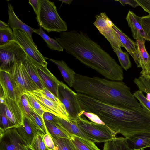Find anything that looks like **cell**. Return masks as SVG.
Here are the masks:
<instances>
[{
  "mask_svg": "<svg viewBox=\"0 0 150 150\" xmlns=\"http://www.w3.org/2000/svg\"><path fill=\"white\" fill-rule=\"evenodd\" d=\"M4 95L5 101L4 105L5 112L8 118L16 127L23 125L24 116L19 103Z\"/></svg>",
  "mask_w": 150,
  "mask_h": 150,
  "instance_id": "cell-14",
  "label": "cell"
},
{
  "mask_svg": "<svg viewBox=\"0 0 150 150\" xmlns=\"http://www.w3.org/2000/svg\"><path fill=\"white\" fill-rule=\"evenodd\" d=\"M35 98L44 107L57 116L66 120H69V115L63 104L55 102L46 97L40 89L27 91Z\"/></svg>",
  "mask_w": 150,
  "mask_h": 150,
  "instance_id": "cell-12",
  "label": "cell"
},
{
  "mask_svg": "<svg viewBox=\"0 0 150 150\" xmlns=\"http://www.w3.org/2000/svg\"><path fill=\"white\" fill-rule=\"evenodd\" d=\"M127 139L133 149L150 148V132L136 134Z\"/></svg>",
  "mask_w": 150,
  "mask_h": 150,
  "instance_id": "cell-23",
  "label": "cell"
},
{
  "mask_svg": "<svg viewBox=\"0 0 150 150\" xmlns=\"http://www.w3.org/2000/svg\"><path fill=\"white\" fill-rule=\"evenodd\" d=\"M0 131L17 127L11 122L6 116L4 104H0Z\"/></svg>",
  "mask_w": 150,
  "mask_h": 150,
  "instance_id": "cell-34",
  "label": "cell"
},
{
  "mask_svg": "<svg viewBox=\"0 0 150 150\" xmlns=\"http://www.w3.org/2000/svg\"><path fill=\"white\" fill-rule=\"evenodd\" d=\"M9 26L8 24L1 20L0 21V29H3Z\"/></svg>",
  "mask_w": 150,
  "mask_h": 150,
  "instance_id": "cell-48",
  "label": "cell"
},
{
  "mask_svg": "<svg viewBox=\"0 0 150 150\" xmlns=\"http://www.w3.org/2000/svg\"><path fill=\"white\" fill-rule=\"evenodd\" d=\"M133 95L139 100L141 107L150 112V101L145 97L143 92L139 90L133 93Z\"/></svg>",
  "mask_w": 150,
  "mask_h": 150,
  "instance_id": "cell-38",
  "label": "cell"
},
{
  "mask_svg": "<svg viewBox=\"0 0 150 150\" xmlns=\"http://www.w3.org/2000/svg\"><path fill=\"white\" fill-rule=\"evenodd\" d=\"M133 150H144V149H133Z\"/></svg>",
  "mask_w": 150,
  "mask_h": 150,
  "instance_id": "cell-52",
  "label": "cell"
},
{
  "mask_svg": "<svg viewBox=\"0 0 150 150\" xmlns=\"http://www.w3.org/2000/svg\"></svg>",
  "mask_w": 150,
  "mask_h": 150,
  "instance_id": "cell-54",
  "label": "cell"
},
{
  "mask_svg": "<svg viewBox=\"0 0 150 150\" xmlns=\"http://www.w3.org/2000/svg\"><path fill=\"white\" fill-rule=\"evenodd\" d=\"M40 90L42 93L48 99L59 104H63L60 100L47 88H44Z\"/></svg>",
  "mask_w": 150,
  "mask_h": 150,
  "instance_id": "cell-43",
  "label": "cell"
},
{
  "mask_svg": "<svg viewBox=\"0 0 150 150\" xmlns=\"http://www.w3.org/2000/svg\"><path fill=\"white\" fill-rule=\"evenodd\" d=\"M15 40L13 30L9 26L0 29V46Z\"/></svg>",
  "mask_w": 150,
  "mask_h": 150,
  "instance_id": "cell-33",
  "label": "cell"
},
{
  "mask_svg": "<svg viewBox=\"0 0 150 150\" xmlns=\"http://www.w3.org/2000/svg\"><path fill=\"white\" fill-rule=\"evenodd\" d=\"M22 150H33L29 146H26L25 145L22 146Z\"/></svg>",
  "mask_w": 150,
  "mask_h": 150,
  "instance_id": "cell-49",
  "label": "cell"
},
{
  "mask_svg": "<svg viewBox=\"0 0 150 150\" xmlns=\"http://www.w3.org/2000/svg\"><path fill=\"white\" fill-rule=\"evenodd\" d=\"M110 45L114 52L117 56L122 67L126 71L131 67V62L127 52L123 51L121 48H117L112 45Z\"/></svg>",
  "mask_w": 150,
  "mask_h": 150,
  "instance_id": "cell-29",
  "label": "cell"
},
{
  "mask_svg": "<svg viewBox=\"0 0 150 150\" xmlns=\"http://www.w3.org/2000/svg\"><path fill=\"white\" fill-rule=\"evenodd\" d=\"M52 138L55 145L54 150H77L69 139L63 138Z\"/></svg>",
  "mask_w": 150,
  "mask_h": 150,
  "instance_id": "cell-30",
  "label": "cell"
},
{
  "mask_svg": "<svg viewBox=\"0 0 150 150\" xmlns=\"http://www.w3.org/2000/svg\"><path fill=\"white\" fill-rule=\"evenodd\" d=\"M15 40L30 57L44 66L47 67V58L44 56L30 36L24 31L19 28L13 29Z\"/></svg>",
  "mask_w": 150,
  "mask_h": 150,
  "instance_id": "cell-9",
  "label": "cell"
},
{
  "mask_svg": "<svg viewBox=\"0 0 150 150\" xmlns=\"http://www.w3.org/2000/svg\"><path fill=\"white\" fill-rule=\"evenodd\" d=\"M137 48L139 55L140 63L137 66L142 68V71L146 69L147 64L150 61V55L147 52L145 45V41L136 40Z\"/></svg>",
  "mask_w": 150,
  "mask_h": 150,
  "instance_id": "cell-26",
  "label": "cell"
},
{
  "mask_svg": "<svg viewBox=\"0 0 150 150\" xmlns=\"http://www.w3.org/2000/svg\"><path fill=\"white\" fill-rule=\"evenodd\" d=\"M16 128L28 146H30L34 137L38 133H40L32 121L24 116L23 125Z\"/></svg>",
  "mask_w": 150,
  "mask_h": 150,
  "instance_id": "cell-17",
  "label": "cell"
},
{
  "mask_svg": "<svg viewBox=\"0 0 150 150\" xmlns=\"http://www.w3.org/2000/svg\"><path fill=\"white\" fill-rule=\"evenodd\" d=\"M59 1H62V3L70 4L73 1L72 0H59Z\"/></svg>",
  "mask_w": 150,
  "mask_h": 150,
  "instance_id": "cell-50",
  "label": "cell"
},
{
  "mask_svg": "<svg viewBox=\"0 0 150 150\" xmlns=\"http://www.w3.org/2000/svg\"><path fill=\"white\" fill-rule=\"evenodd\" d=\"M54 150V149H52V150Z\"/></svg>",
  "mask_w": 150,
  "mask_h": 150,
  "instance_id": "cell-53",
  "label": "cell"
},
{
  "mask_svg": "<svg viewBox=\"0 0 150 150\" xmlns=\"http://www.w3.org/2000/svg\"><path fill=\"white\" fill-rule=\"evenodd\" d=\"M36 17L40 26L49 33L66 31L65 21L58 14L54 2L49 0H39L38 8Z\"/></svg>",
  "mask_w": 150,
  "mask_h": 150,
  "instance_id": "cell-4",
  "label": "cell"
},
{
  "mask_svg": "<svg viewBox=\"0 0 150 150\" xmlns=\"http://www.w3.org/2000/svg\"><path fill=\"white\" fill-rule=\"evenodd\" d=\"M7 72L23 95L27 91L38 89L27 72L22 59H16L13 65Z\"/></svg>",
  "mask_w": 150,
  "mask_h": 150,
  "instance_id": "cell-8",
  "label": "cell"
},
{
  "mask_svg": "<svg viewBox=\"0 0 150 150\" xmlns=\"http://www.w3.org/2000/svg\"><path fill=\"white\" fill-rule=\"evenodd\" d=\"M77 121L79 127L82 132L96 142H105L116 137L117 134L105 125L89 121L83 115Z\"/></svg>",
  "mask_w": 150,
  "mask_h": 150,
  "instance_id": "cell-5",
  "label": "cell"
},
{
  "mask_svg": "<svg viewBox=\"0 0 150 150\" xmlns=\"http://www.w3.org/2000/svg\"><path fill=\"white\" fill-rule=\"evenodd\" d=\"M83 115L86 117L92 122L99 124L105 125L97 115L93 113L84 111Z\"/></svg>",
  "mask_w": 150,
  "mask_h": 150,
  "instance_id": "cell-42",
  "label": "cell"
},
{
  "mask_svg": "<svg viewBox=\"0 0 150 150\" xmlns=\"http://www.w3.org/2000/svg\"><path fill=\"white\" fill-rule=\"evenodd\" d=\"M39 0H29V3L32 6L35 13L37 15L38 8Z\"/></svg>",
  "mask_w": 150,
  "mask_h": 150,
  "instance_id": "cell-46",
  "label": "cell"
},
{
  "mask_svg": "<svg viewBox=\"0 0 150 150\" xmlns=\"http://www.w3.org/2000/svg\"><path fill=\"white\" fill-rule=\"evenodd\" d=\"M8 11L9 16L8 25L13 29L19 28L25 32L29 35L31 40L33 41L32 38V33H34V29L23 22L17 17L15 14L13 6L8 3Z\"/></svg>",
  "mask_w": 150,
  "mask_h": 150,
  "instance_id": "cell-20",
  "label": "cell"
},
{
  "mask_svg": "<svg viewBox=\"0 0 150 150\" xmlns=\"http://www.w3.org/2000/svg\"><path fill=\"white\" fill-rule=\"evenodd\" d=\"M93 23L100 33L104 36L110 45L117 48L123 47L119 35L113 28L114 25L105 12H101L95 16Z\"/></svg>",
  "mask_w": 150,
  "mask_h": 150,
  "instance_id": "cell-10",
  "label": "cell"
},
{
  "mask_svg": "<svg viewBox=\"0 0 150 150\" xmlns=\"http://www.w3.org/2000/svg\"><path fill=\"white\" fill-rule=\"evenodd\" d=\"M34 33L38 34L43 38L50 49L59 52L63 51L64 49L57 41L46 34L41 26H40L39 28L38 29H34Z\"/></svg>",
  "mask_w": 150,
  "mask_h": 150,
  "instance_id": "cell-28",
  "label": "cell"
},
{
  "mask_svg": "<svg viewBox=\"0 0 150 150\" xmlns=\"http://www.w3.org/2000/svg\"><path fill=\"white\" fill-rule=\"evenodd\" d=\"M42 135L47 149L48 150H55V144L51 136L48 134H42Z\"/></svg>",
  "mask_w": 150,
  "mask_h": 150,
  "instance_id": "cell-40",
  "label": "cell"
},
{
  "mask_svg": "<svg viewBox=\"0 0 150 150\" xmlns=\"http://www.w3.org/2000/svg\"><path fill=\"white\" fill-rule=\"evenodd\" d=\"M47 59L57 66L65 81L70 87H72L75 81L76 73L63 60H58L48 58Z\"/></svg>",
  "mask_w": 150,
  "mask_h": 150,
  "instance_id": "cell-22",
  "label": "cell"
},
{
  "mask_svg": "<svg viewBox=\"0 0 150 150\" xmlns=\"http://www.w3.org/2000/svg\"><path fill=\"white\" fill-rule=\"evenodd\" d=\"M72 87L77 93L103 102L117 105L142 107L132 93L130 88L122 81L76 73L75 81Z\"/></svg>",
  "mask_w": 150,
  "mask_h": 150,
  "instance_id": "cell-3",
  "label": "cell"
},
{
  "mask_svg": "<svg viewBox=\"0 0 150 150\" xmlns=\"http://www.w3.org/2000/svg\"><path fill=\"white\" fill-rule=\"evenodd\" d=\"M55 40L68 54L108 79L122 81V68L97 42L81 31L60 33Z\"/></svg>",
  "mask_w": 150,
  "mask_h": 150,
  "instance_id": "cell-2",
  "label": "cell"
},
{
  "mask_svg": "<svg viewBox=\"0 0 150 150\" xmlns=\"http://www.w3.org/2000/svg\"><path fill=\"white\" fill-rule=\"evenodd\" d=\"M133 81L139 89L143 93H150V77L141 75L138 78H135Z\"/></svg>",
  "mask_w": 150,
  "mask_h": 150,
  "instance_id": "cell-31",
  "label": "cell"
},
{
  "mask_svg": "<svg viewBox=\"0 0 150 150\" xmlns=\"http://www.w3.org/2000/svg\"><path fill=\"white\" fill-rule=\"evenodd\" d=\"M29 146L33 150H48L46 146L42 134L40 133L34 137Z\"/></svg>",
  "mask_w": 150,
  "mask_h": 150,
  "instance_id": "cell-37",
  "label": "cell"
},
{
  "mask_svg": "<svg viewBox=\"0 0 150 150\" xmlns=\"http://www.w3.org/2000/svg\"><path fill=\"white\" fill-rule=\"evenodd\" d=\"M146 98L147 99L150 101V93H147Z\"/></svg>",
  "mask_w": 150,
  "mask_h": 150,
  "instance_id": "cell-51",
  "label": "cell"
},
{
  "mask_svg": "<svg viewBox=\"0 0 150 150\" xmlns=\"http://www.w3.org/2000/svg\"><path fill=\"white\" fill-rule=\"evenodd\" d=\"M19 104L22 111L24 116L30 120L32 117V113L34 110L30 105L26 94L23 95L21 97Z\"/></svg>",
  "mask_w": 150,
  "mask_h": 150,
  "instance_id": "cell-32",
  "label": "cell"
},
{
  "mask_svg": "<svg viewBox=\"0 0 150 150\" xmlns=\"http://www.w3.org/2000/svg\"><path fill=\"white\" fill-rule=\"evenodd\" d=\"M22 61L28 74L38 89L42 90L45 88L31 58L26 54V57Z\"/></svg>",
  "mask_w": 150,
  "mask_h": 150,
  "instance_id": "cell-21",
  "label": "cell"
},
{
  "mask_svg": "<svg viewBox=\"0 0 150 150\" xmlns=\"http://www.w3.org/2000/svg\"><path fill=\"white\" fill-rule=\"evenodd\" d=\"M48 134L52 138H67L70 139V135L60 126L44 120Z\"/></svg>",
  "mask_w": 150,
  "mask_h": 150,
  "instance_id": "cell-27",
  "label": "cell"
},
{
  "mask_svg": "<svg viewBox=\"0 0 150 150\" xmlns=\"http://www.w3.org/2000/svg\"><path fill=\"white\" fill-rule=\"evenodd\" d=\"M59 125L64 129L70 135H74L94 143L96 142L93 139L85 134L79 127L77 121L66 120L57 116Z\"/></svg>",
  "mask_w": 150,
  "mask_h": 150,
  "instance_id": "cell-19",
  "label": "cell"
},
{
  "mask_svg": "<svg viewBox=\"0 0 150 150\" xmlns=\"http://www.w3.org/2000/svg\"><path fill=\"white\" fill-rule=\"evenodd\" d=\"M77 97L82 110L96 115L110 129L127 139L150 132V112L142 107L111 104L78 93Z\"/></svg>",
  "mask_w": 150,
  "mask_h": 150,
  "instance_id": "cell-1",
  "label": "cell"
},
{
  "mask_svg": "<svg viewBox=\"0 0 150 150\" xmlns=\"http://www.w3.org/2000/svg\"><path fill=\"white\" fill-rule=\"evenodd\" d=\"M0 83L4 94L19 103L23 95L17 87L8 72L0 71Z\"/></svg>",
  "mask_w": 150,
  "mask_h": 150,
  "instance_id": "cell-15",
  "label": "cell"
},
{
  "mask_svg": "<svg viewBox=\"0 0 150 150\" xmlns=\"http://www.w3.org/2000/svg\"><path fill=\"white\" fill-rule=\"evenodd\" d=\"M70 139L77 150H100L94 143L74 135H71Z\"/></svg>",
  "mask_w": 150,
  "mask_h": 150,
  "instance_id": "cell-25",
  "label": "cell"
},
{
  "mask_svg": "<svg viewBox=\"0 0 150 150\" xmlns=\"http://www.w3.org/2000/svg\"><path fill=\"white\" fill-rule=\"evenodd\" d=\"M103 150H133L127 138L125 137H116L105 142Z\"/></svg>",
  "mask_w": 150,
  "mask_h": 150,
  "instance_id": "cell-24",
  "label": "cell"
},
{
  "mask_svg": "<svg viewBox=\"0 0 150 150\" xmlns=\"http://www.w3.org/2000/svg\"><path fill=\"white\" fill-rule=\"evenodd\" d=\"M23 145L27 146L16 127L0 131V150H22Z\"/></svg>",
  "mask_w": 150,
  "mask_h": 150,
  "instance_id": "cell-11",
  "label": "cell"
},
{
  "mask_svg": "<svg viewBox=\"0 0 150 150\" xmlns=\"http://www.w3.org/2000/svg\"><path fill=\"white\" fill-rule=\"evenodd\" d=\"M26 54L15 40L0 46V71H8L16 60L24 58Z\"/></svg>",
  "mask_w": 150,
  "mask_h": 150,
  "instance_id": "cell-6",
  "label": "cell"
},
{
  "mask_svg": "<svg viewBox=\"0 0 150 150\" xmlns=\"http://www.w3.org/2000/svg\"><path fill=\"white\" fill-rule=\"evenodd\" d=\"M59 99L64 105L71 120L77 121L83 115L77 94L62 82L58 88Z\"/></svg>",
  "mask_w": 150,
  "mask_h": 150,
  "instance_id": "cell-7",
  "label": "cell"
},
{
  "mask_svg": "<svg viewBox=\"0 0 150 150\" xmlns=\"http://www.w3.org/2000/svg\"><path fill=\"white\" fill-rule=\"evenodd\" d=\"M43 118L44 120L59 126L57 116L53 113L49 112H45L43 114Z\"/></svg>",
  "mask_w": 150,
  "mask_h": 150,
  "instance_id": "cell-41",
  "label": "cell"
},
{
  "mask_svg": "<svg viewBox=\"0 0 150 150\" xmlns=\"http://www.w3.org/2000/svg\"><path fill=\"white\" fill-rule=\"evenodd\" d=\"M0 103L4 104L5 101V97L1 87H0Z\"/></svg>",
  "mask_w": 150,
  "mask_h": 150,
  "instance_id": "cell-47",
  "label": "cell"
},
{
  "mask_svg": "<svg viewBox=\"0 0 150 150\" xmlns=\"http://www.w3.org/2000/svg\"><path fill=\"white\" fill-rule=\"evenodd\" d=\"M115 1L120 2L122 5L124 6L126 4H128L134 8L139 6L136 0H115Z\"/></svg>",
  "mask_w": 150,
  "mask_h": 150,
  "instance_id": "cell-45",
  "label": "cell"
},
{
  "mask_svg": "<svg viewBox=\"0 0 150 150\" xmlns=\"http://www.w3.org/2000/svg\"><path fill=\"white\" fill-rule=\"evenodd\" d=\"M141 19V17L137 16L130 10L126 18L128 26L131 28L133 38L142 41H149L142 25Z\"/></svg>",
  "mask_w": 150,
  "mask_h": 150,
  "instance_id": "cell-16",
  "label": "cell"
},
{
  "mask_svg": "<svg viewBox=\"0 0 150 150\" xmlns=\"http://www.w3.org/2000/svg\"><path fill=\"white\" fill-rule=\"evenodd\" d=\"M140 6L146 12L150 14V0H136Z\"/></svg>",
  "mask_w": 150,
  "mask_h": 150,
  "instance_id": "cell-44",
  "label": "cell"
},
{
  "mask_svg": "<svg viewBox=\"0 0 150 150\" xmlns=\"http://www.w3.org/2000/svg\"><path fill=\"white\" fill-rule=\"evenodd\" d=\"M25 94L27 95L28 101L33 109L41 118L43 119V115L45 112H51L49 110L42 106L35 98L30 94L27 93Z\"/></svg>",
  "mask_w": 150,
  "mask_h": 150,
  "instance_id": "cell-36",
  "label": "cell"
},
{
  "mask_svg": "<svg viewBox=\"0 0 150 150\" xmlns=\"http://www.w3.org/2000/svg\"><path fill=\"white\" fill-rule=\"evenodd\" d=\"M32 118L30 120L34 124L40 133L42 134H48L43 119L34 110L32 112Z\"/></svg>",
  "mask_w": 150,
  "mask_h": 150,
  "instance_id": "cell-35",
  "label": "cell"
},
{
  "mask_svg": "<svg viewBox=\"0 0 150 150\" xmlns=\"http://www.w3.org/2000/svg\"><path fill=\"white\" fill-rule=\"evenodd\" d=\"M31 59L37 68L38 74L45 87L59 98L58 88L62 82L59 81L48 69L47 67Z\"/></svg>",
  "mask_w": 150,
  "mask_h": 150,
  "instance_id": "cell-13",
  "label": "cell"
},
{
  "mask_svg": "<svg viewBox=\"0 0 150 150\" xmlns=\"http://www.w3.org/2000/svg\"><path fill=\"white\" fill-rule=\"evenodd\" d=\"M113 28L118 33L123 47L129 53L137 66H138L140 63V59L136 42L131 40L115 24Z\"/></svg>",
  "mask_w": 150,
  "mask_h": 150,
  "instance_id": "cell-18",
  "label": "cell"
},
{
  "mask_svg": "<svg viewBox=\"0 0 150 150\" xmlns=\"http://www.w3.org/2000/svg\"><path fill=\"white\" fill-rule=\"evenodd\" d=\"M141 24L150 41V14L141 17Z\"/></svg>",
  "mask_w": 150,
  "mask_h": 150,
  "instance_id": "cell-39",
  "label": "cell"
}]
</instances>
